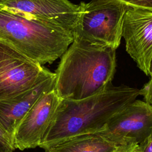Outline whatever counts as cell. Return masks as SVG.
Listing matches in <instances>:
<instances>
[{
	"label": "cell",
	"instance_id": "cell-2",
	"mask_svg": "<svg viewBox=\"0 0 152 152\" xmlns=\"http://www.w3.org/2000/svg\"><path fill=\"white\" fill-rule=\"evenodd\" d=\"M116 49L74 40L55 71L54 91L61 99L80 100L112 86Z\"/></svg>",
	"mask_w": 152,
	"mask_h": 152
},
{
	"label": "cell",
	"instance_id": "cell-16",
	"mask_svg": "<svg viewBox=\"0 0 152 152\" xmlns=\"http://www.w3.org/2000/svg\"><path fill=\"white\" fill-rule=\"evenodd\" d=\"M138 144L131 143L121 145L113 152H138Z\"/></svg>",
	"mask_w": 152,
	"mask_h": 152
},
{
	"label": "cell",
	"instance_id": "cell-3",
	"mask_svg": "<svg viewBox=\"0 0 152 152\" xmlns=\"http://www.w3.org/2000/svg\"><path fill=\"white\" fill-rule=\"evenodd\" d=\"M0 40L43 65L61 57L74 41L73 33L0 10Z\"/></svg>",
	"mask_w": 152,
	"mask_h": 152
},
{
	"label": "cell",
	"instance_id": "cell-8",
	"mask_svg": "<svg viewBox=\"0 0 152 152\" xmlns=\"http://www.w3.org/2000/svg\"><path fill=\"white\" fill-rule=\"evenodd\" d=\"M122 36L128 53L148 75L152 56V9L129 6L123 17Z\"/></svg>",
	"mask_w": 152,
	"mask_h": 152
},
{
	"label": "cell",
	"instance_id": "cell-5",
	"mask_svg": "<svg viewBox=\"0 0 152 152\" xmlns=\"http://www.w3.org/2000/svg\"><path fill=\"white\" fill-rule=\"evenodd\" d=\"M48 70L0 40V102L28 89Z\"/></svg>",
	"mask_w": 152,
	"mask_h": 152
},
{
	"label": "cell",
	"instance_id": "cell-7",
	"mask_svg": "<svg viewBox=\"0 0 152 152\" xmlns=\"http://www.w3.org/2000/svg\"><path fill=\"white\" fill-rule=\"evenodd\" d=\"M97 132L119 145L139 144L152 135V106L135 99L115 114Z\"/></svg>",
	"mask_w": 152,
	"mask_h": 152
},
{
	"label": "cell",
	"instance_id": "cell-11",
	"mask_svg": "<svg viewBox=\"0 0 152 152\" xmlns=\"http://www.w3.org/2000/svg\"><path fill=\"white\" fill-rule=\"evenodd\" d=\"M119 146L94 132L71 137L45 149V152H113Z\"/></svg>",
	"mask_w": 152,
	"mask_h": 152
},
{
	"label": "cell",
	"instance_id": "cell-9",
	"mask_svg": "<svg viewBox=\"0 0 152 152\" xmlns=\"http://www.w3.org/2000/svg\"><path fill=\"white\" fill-rule=\"evenodd\" d=\"M61 100L53 89L35 103L12 134L15 149L22 151L39 146Z\"/></svg>",
	"mask_w": 152,
	"mask_h": 152
},
{
	"label": "cell",
	"instance_id": "cell-15",
	"mask_svg": "<svg viewBox=\"0 0 152 152\" xmlns=\"http://www.w3.org/2000/svg\"><path fill=\"white\" fill-rule=\"evenodd\" d=\"M138 152H152V135L138 144Z\"/></svg>",
	"mask_w": 152,
	"mask_h": 152
},
{
	"label": "cell",
	"instance_id": "cell-6",
	"mask_svg": "<svg viewBox=\"0 0 152 152\" xmlns=\"http://www.w3.org/2000/svg\"><path fill=\"white\" fill-rule=\"evenodd\" d=\"M0 10L73 33L80 6L68 0H5Z\"/></svg>",
	"mask_w": 152,
	"mask_h": 152
},
{
	"label": "cell",
	"instance_id": "cell-12",
	"mask_svg": "<svg viewBox=\"0 0 152 152\" xmlns=\"http://www.w3.org/2000/svg\"><path fill=\"white\" fill-rule=\"evenodd\" d=\"M15 150L11 138L0 126V152H14Z\"/></svg>",
	"mask_w": 152,
	"mask_h": 152
},
{
	"label": "cell",
	"instance_id": "cell-18",
	"mask_svg": "<svg viewBox=\"0 0 152 152\" xmlns=\"http://www.w3.org/2000/svg\"><path fill=\"white\" fill-rule=\"evenodd\" d=\"M5 1V0H0V2H2V1Z\"/></svg>",
	"mask_w": 152,
	"mask_h": 152
},
{
	"label": "cell",
	"instance_id": "cell-17",
	"mask_svg": "<svg viewBox=\"0 0 152 152\" xmlns=\"http://www.w3.org/2000/svg\"><path fill=\"white\" fill-rule=\"evenodd\" d=\"M148 75H150L151 77V79H152V56L150 62V65H149V69H148Z\"/></svg>",
	"mask_w": 152,
	"mask_h": 152
},
{
	"label": "cell",
	"instance_id": "cell-14",
	"mask_svg": "<svg viewBox=\"0 0 152 152\" xmlns=\"http://www.w3.org/2000/svg\"><path fill=\"white\" fill-rule=\"evenodd\" d=\"M129 6L152 9V0H118Z\"/></svg>",
	"mask_w": 152,
	"mask_h": 152
},
{
	"label": "cell",
	"instance_id": "cell-4",
	"mask_svg": "<svg viewBox=\"0 0 152 152\" xmlns=\"http://www.w3.org/2000/svg\"><path fill=\"white\" fill-rule=\"evenodd\" d=\"M80 14L73 30L74 40L116 50L122 36L124 14L129 5L118 0L81 2Z\"/></svg>",
	"mask_w": 152,
	"mask_h": 152
},
{
	"label": "cell",
	"instance_id": "cell-1",
	"mask_svg": "<svg viewBox=\"0 0 152 152\" xmlns=\"http://www.w3.org/2000/svg\"><path fill=\"white\" fill-rule=\"evenodd\" d=\"M139 95L137 88L112 85L85 99H61L39 147L45 150L71 137L100 131Z\"/></svg>",
	"mask_w": 152,
	"mask_h": 152
},
{
	"label": "cell",
	"instance_id": "cell-10",
	"mask_svg": "<svg viewBox=\"0 0 152 152\" xmlns=\"http://www.w3.org/2000/svg\"><path fill=\"white\" fill-rule=\"evenodd\" d=\"M55 74L49 70L30 88L21 93L0 102V126L10 137L22 119L45 94L53 90Z\"/></svg>",
	"mask_w": 152,
	"mask_h": 152
},
{
	"label": "cell",
	"instance_id": "cell-13",
	"mask_svg": "<svg viewBox=\"0 0 152 152\" xmlns=\"http://www.w3.org/2000/svg\"><path fill=\"white\" fill-rule=\"evenodd\" d=\"M140 95L144 97V101L152 106V79H150L140 90Z\"/></svg>",
	"mask_w": 152,
	"mask_h": 152
}]
</instances>
